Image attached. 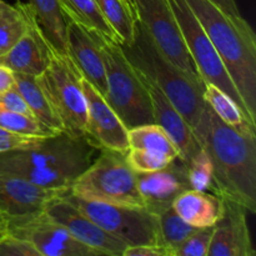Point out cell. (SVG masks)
<instances>
[{
	"label": "cell",
	"instance_id": "obj_12",
	"mask_svg": "<svg viewBox=\"0 0 256 256\" xmlns=\"http://www.w3.org/2000/svg\"><path fill=\"white\" fill-rule=\"evenodd\" d=\"M82 86L86 100L84 136L99 150L128 152V128L110 108L104 96L85 79H82Z\"/></svg>",
	"mask_w": 256,
	"mask_h": 256
},
{
	"label": "cell",
	"instance_id": "obj_32",
	"mask_svg": "<svg viewBox=\"0 0 256 256\" xmlns=\"http://www.w3.org/2000/svg\"><path fill=\"white\" fill-rule=\"evenodd\" d=\"M212 232L214 226L198 229L175 250L172 256H208Z\"/></svg>",
	"mask_w": 256,
	"mask_h": 256
},
{
	"label": "cell",
	"instance_id": "obj_22",
	"mask_svg": "<svg viewBox=\"0 0 256 256\" xmlns=\"http://www.w3.org/2000/svg\"><path fill=\"white\" fill-rule=\"evenodd\" d=\"M28 4L52 46L66 54V18L59 0H29Z\"/></svg>",
	"mask_w": 256,
	"mask_h": 256
},
{
	"label": "cell",
	"instance_id": "obj_33",
	"mask_svg": "<svg viewBox=\"0 0 256 256\" xmlns=\"http://www.w3.org/2000/svg\"><path fill=\"white\" fill-rule=\"evenodd\" d=\"M0 256H40L30 242L12 234L0 240Z\"/></svg>",
	"mask_w": 256,
	"mask_h": 256
},
{
	"label": "cell",
	"instance_id": "obj_8",
	"mask_svg": "<svg viewBox=\"0 0 256 256\" xmlns=\"http://www.w3.org/2000/svg\"><path fill=\"white\" fill-rule=\"evenodd\" d=\"M65 198L102 230L124 242L126 246H160L158 216L148 212L145 208L90 202L74 196L69 192Z\"/></svg>",
	"mask_w": 256,
	"mask_h": 256
},
{
	"label": "cell",
	"instance_id": "obj_7",
	"mask_svg": "<svg viewBox=\"0 0 256 256\" xmlns=\"http://www.w3.org/2000/svg\"><path fill=\"white\" fill-rule=\"evenodd\" d=\"M36 79L62 122L64 132L72 138L84 136L86 100L82 78L69 55L52 49L49 65Z\"/></svg>",
	"mask_w": 256,
	"mask_h": 256
},
{
	"label": "cell",
	"instance_id": "obj_17",
	"mask_svg": "<svg viewBox=\"0 0 256 256\" xmlns=\"http://www.w3.org/2000/svg\"><path fill=\"white\" fill-rule=\"evenodd\" d=\"M136 72L149 92L154 122L162 126L166 132V134L172 138L174 144L179 149V158L188 164L192 158L200 150V145L195 138L194 130L190 126L189 122L182 118L179 110L172 105L169 98L158 88V85L139 69H136Z\"/></svg>",
	"mask_w": 256,
	"mask_h": 256
},
{
	"label": "cell",
	"instance_id": "obj_31",
	"mask_svg": "<svg viewBox=\"0 0 256 256\" xmlns=\"http://www.w3.org/2000/svg\"><path fill=\"white\" fill-rule=\"evenodd\" d=\"M126 160L135 172H152L169 165L174 158L144 149H129Z\"/></svg>",
	"mask_w": 256,
	"mask_h": 256
},
{
	"label": "cell",
	"instance_id": "obj_11",
	"mask_svg": "<svg viewBox=\"0 0 256 256\" xmlns=\"http://www.w3.org/2000/svg\"><path fill=\"white\" fill-rule=\"evenodd\" d=\"M9 234L26 240L40 256H102L78 242L45 212L26 219H9Z\"/></svg>",
	"mask_w": 256,
	"mask_h": 256
},
{
	"label": "cell",
	"instance_id": "obj_16",
	"mask_svg": "<svg viewBox=\"0 0 256 256\" xmlns=\"http://www.w3.org/2000/svg\"><path fill=\"white\" fill-rule=\"evenodd\" d=\"M28 15V28L20 39L0 56V64L12 72L39 76L49 65L52 49L38 24L30 5L25 2Z\"/></svg>",
	"mask_w": 256,
	"mask_h": 256
},
{
	"label": "cell",
	"instance_id": "obj_29",
	"mask_svg": "<svg viewBox=\"0 0 256 256\" xmlns=\"http://www.w3.org/2000/svg\"><path fill=\"white\" fill-rule=\"evenodd\" d=\"M0 128L24 136L49 138L58 134L44 126L32 115L8 112L4 109H0Z\"/></svg>",
	"mask_w": 256,
	"mask_h": 256
},
{
	"label": "cell",
	"instance_id": "obj_41",
	"mask_svg": "<svg viewBox=\"0 0 256 256\" xmlns=\"http://www.w3.org/2000/svg\"></svg>",
	"mask_w": 256,
	"mask_h": 256
},
{
	"label": "cell",
	"instance_id": "obj_9",
	"mask_svg": "<svg viewBox=\"0 0 256 256\" xmlns=\"http://www.w3.org/2000/svg\"><path fill=\"white\" fill-rule=\"evenodd\" d=\"M168 2L172 8V14H174L180 32H182V39H184L188 50L196 65L202 82L220 88L222 92L232 96V100L239 105L240 109L246 115L249 122L256 125V122L250 119L246 106H245L236 86L230 79L222 59L218 55L215 48L212 46L204 28L202 26L198 18L190 9L186 0H168Z\"/></svg>",
	"mask_w": 256,
	"mask_h": 256
},
{
	"label": "cell",
	"instance_id": "obj_23",
	"mask_svg": "<svg viewBox=\"0 0 256 256\" xmlns=\"http://www.w3.org/2000/svg\"><path fill=\"white\" fill-rule=\"evenodd\" d=\"M59 4L65 18L82 25L89 32L119 42V38L102 16L95 0H59Z\"/></svg>",
	"mask_w": 256,
	"mask_h": 256
},
{
	"label": "cell",
	"instance_id": "obj_2",
	"mask_svg": "<svg viewBox=\"0 0 256 256\" xmlns=\"http://www.w3.org/2000/svg\"><path fill=\"white\" fill-rule=\"evenodd\" d=\"M99 152L85 136L58 132L32 146L0 152V172L39 186L70 192L72 182Z\"/></svg>",
	"mask_w": 256,
	"mask_h": 256
},
{
	"label": "cell",
	"instance_id": "obj_36",
	"mask_svg": "<svg viewBox=\"0 0 256 256\" xmlns=\"http://www.w3.org/2000/svg\"><path fill=\"white\" fill-rule=\"evenodd\" d=\"M122 256H169L166 250L158 245H135L128 246Z\"/></svg>",
	"mask_w": 256,
	"mask_h": 256
},
{
	"label": "cell",
	"instance_id": "obj_15",
	"mask_svg": "<svg viewBox=\"0 0 256 256\" xmlns=\"http://www.w3.org/2000/svg\"><path fill=\"white\" fill-rule=\"evenodd\" d=\"M66 190L39 186L12 175L0 172V210L9 219H26L45 212L48 204Z\"/></svg>",
	"mask_w": 256,
	"mask_h": 256
},
{
	"label": "cell",
	"instance_id": "obj_1",
	"mask_svg": "<svg viewBox=\"0 0 256 256\" xmlns=\"http://www.w3.org/2000/svg\"><path fill=\"white\" fill-rule=\"evenodd\" d=\"M200 148L212 164V194L256 212V132L238 130L205 102L194 128Z\"/></svg>",
	"mask_w": 256,
	"mask_h": 256
},
{
	"label": "cell",
	"instance_id": "obj_20",
	"mask_svg": "<svg viewBox=\"0 0 256 256\" xmlns=\"http://www.w3.org/2000/svg\"><path fill=\"white\" fill-rule=\"evenodd\" d=\"M176 214L192 226H215L224 212V199L209 192L189 189L182 192L172 205Z\"/></svg>",
	"mask_w": 256,
	"mask_h": 256
},
{
	"label": "cell",
	"instance_id": "obj_34",
	"mask_svg": "<svg viewBox=\"0 0 256 256\" xmlns=\"http://www.w3.org/2000/svg\"><path fill=\"white\" fill-rule=\"evenodd\" d=\"M42 139L44 138L24 136V135L14 134V132H10L0 128V152L32 146Z\"/></svg>",
	"mask_w": 256,
	"mask_h": 256
},
{
	"label": "cell",
	"instance_id": "obj_4",
	"mask_svg": "<svg viewBox=\"0 0 256 256\" xmlns=\"http://www.w3.org/2000/svg\"><path fill=\"white\" fill-rule=\"evenodd\" d=\"M129 62L146 74L169 98L192 128L196 125L205 108V82L190 79L160 52L144 25L138 20L135 39L129 46H122Z\"/></svg>",
	"mask_w": 256,
	"mask_h": 256
},
{
	"label": "cell",
	"instance_id": "obj_18",
	"mask_svg": "<svg viewBox=\"0 0 256 256\" xmlns=\"http://www.w3.org/2000/svg\"><path fill=\"white\" fill-rule=\"evenodd\" d=\"M246 210L224 199V212L214 226L208 256H255Z\"/></svg>",
	"mask_w": 256,
	"mask_h": 256
},
{
	"label": "cell",
	"instance_id": "obj_19",
	"mask_svg": "<svg viewBox=\"0 0 256 256\" xmlns=\"http://www.w3.org/2000/svg\"><path fill=\"white\" fill-rule=\"evenodd\" d=\"M66 54L86 80L100 95H106L104 60L94 34L66 18Z\"/></svg>",
	"mask_w": 256,
	"mask_h": 256
},
{
	"label": "cell",
	"instance_id": "obj_10",
	"mask_svg": "<svg viewBox=\"0 0 256 256\" xmlns=\"http://www.w3.org/2000/svg\"><path fill=\"white\" fill-rule=\"evenodd\" d=\"M132 4L138 20L144 25L160 52L190 79L204 82L168 0H134Z\"/></svg>",
	"mask_w": 256,
	"mask_h": 256
},
{
	"label": "cell",
	"instance_id": "obj_39",
	"mask_svg": "<svg viewBox=\"0 0 256 256\" xmlns=\"http://www.w3.org/2000/svg\"><path fill=\"white\" fill-rule=\"evenodd\" d=\"M9 234V218L0 210V240Z\"/></svg>",
	"mask_w": 256,
	"mask_h": 256
},
{
	"label": "cell",
	"instance_id": "obj_5",
	"mask_svg": "<svg viewBox=\"0 0 256 256\" xmlns=\"http://www.w3.org/2000/svg\"><path fill=\"white\" fill-rule=\"evenodd\" d=\"M104 60L106 95L104 99L128 129L154 122L149 92L119 42L94 35Z\"/></svg>",
	"mask_w": 256,
	"mask_h": 256
},
{
	"label": "cell",
	"instance_id": "obj_38",
	"mask_svg": "<svg viewBox=\"0 0 256 256\" xmlns=\"http://www.w3.org/2000/svg\"><path fill=\"white\" fill-rule=\"evenodd\" d=\"M210 2H214L215 5H218L220 9H222L228 14L235 15V16H240L242 15L240 14L236 0H210Z\"/></svg>",
	"mask_w": 256,
	"mask_h": 256
},
{
	"label": "cell",
	"instance_id": "obj_27",
	"mask_svg": "<svg viewBox=\"0 0 256 256\" xmlns=\"http://www.w3.org/2000/svg\"><path fill=\"white\" fill-rule=\"evenodd\" d=\"M28 28L25 2L12 5L0 0V56L20 39Z\"/></svg>",
	"mask_w": 256,
	"mask_h": 256
},
{
	"label": "cell",
	"instance_id": "obj_6",
	"mask_svg": "<svg viewBox=\"0 0 256 256\" xmlns=\"http://www.w3.org/2000/svg\"><path fill=\"white\" fill-rule=\"evenodd\" d=\"M69 194L90 202L145 208L126 152L114 150H100L99 156L72 182Z\"/></svg>",
	"mask_w": 256,
	"mask_h": 256
},
{
	"label": "cell",
	"instance_id": "obj_13",
	"mask_svg": "<svg viewBox=\"0 0 256 256\" xmlns=\"http://www.w3.org/2000/svg\"><path fill=\"white\" fill-rule=\"evenodd\" d=\"M45 212L62 224L78 242L99 252L102 256H122L126 245L110 235L90 218L82 214L64 196H58L48 204Z\"/></svg>",
	"mask_w": 256,
	"mask_h": 256
},
{
	"label": "cell",
	"instance_id": "obj_40",
	"mask_svg": "<svg viewBox=\"0 0 256 256\" xmlns=\"http://www.w3.org/2000/svg\"><path fill=\"white\" fill-rule=\"evenodd\" d=\"M128 2H130L132 4V2H134V0H128ZM132 5H134V4H132Z\"/></svg>",
	"mask_w": 256,
	"mask_h": 256
},
{
	"label": "cell",
	"instance_id": "obj_35",
	"mask_svg": "<svg viewBox=\"0 0 256 256\" xmlns=\"http://www.w3.org/2000/svg\"><path fill=\"white\" fill-rule=\"evenodd\" d=\"M0 109L12 112H20V114L25 115H32V116L26 102H25L24 98L22 96L19 90L15 86H12V89L0 95Z\"/></svg>",
	"mask_w": 256,
	"mask_h": 256
},
{
	"label": "cell",
	"instance_id": "obj_24",
	"mask_svg": "<svg viewBox=\"0 0 256 256\" xmlns=\"http://www.w3.org/2000/svg\"><path fill=\"white\" fill-rule=\"evenodd\" d=\"M102 16L119 38L122 46H129L135 39L138 15L128 0H95Z\"/></svg>",
	"mask_w": 256,
	"mask_h": 256
},
{
	"label": "cell",
	"instance_id": "obj_26",
	"mask_svg": "<svg viewBox=\"0 0 256 256\" xmlns=\"http://www.w3.org/2000/svg\"><path fill=\"white\" fill-rule=\"evenodd\" d=\"M129 149H144L149 152H162L172 158H179L180 152L172 138L162 126L155 122L142 124L128 129Z\"/></svg>",
	"mask_w": 256,
	"mask_h": 256
},
{
	"label": "cell",
	"instance_id": "obj_3",
	"mask_svg": "<svg viewBox=\"0 0 256 256\" xmlns=\"http://www.w3.org/2000/svg\"><path fill=\"white\" fill-rule=\"evenodd\" d=\"M256 122V36L240 15L228 14L210 0H186Z\"/></svg>",
	"mask_w": 256,
	"mask_h": 256
},
{
	"label": "cell",
	"instance_id": "obj_37",
	"mask_svg": "<svg viewBox=\"0 0 256 256\" xmlns=\"http://www.w3.org/2000/svg\"><path fill=\"white\" fill-rule=\"evenodd\" d=\"M14 86V72L0 64V95Z\"/></svg>",
	"mask_w": 256,
	"mask_h": 256
},
{
	"label": "cell",
	"instance_id": "obj_14",
	"mask_svg": "<svg viewBox=\"0 0 256 256\" xmlns=\"http://www.w3.org/2000/svg\"><path fill=\"white\" fill-rule=\"evenodd\" d=\"M136 182L145 209L156 216L172 208L182 192L192 189L188 164L180 158H175L169 165L156 172H136Z\"/></svg>",
	"mask_w": 256,
	"mask_h": 256
},
{
	"label": "cell",
	"instance_id": "obj_30",
	"mask_svg": "<svg viewBox=\"0 0 256 256\" xmlns=\"http://www.w3.org/2000/svg\"><path fill=\"white\" fill-rule=\"evenodd\" d=\"M188 176L192 189L212 192V164L202 148L188 162Z\"/></svg>",
	"mask_w": 256,
	"mask_h": 256
},
{
	"label": "cell",
	"instance_id": "obj_25",
	"mask_svg": "<svg viewBox=\"0 0 256 256\" xmlns=\"http://www.w3.org/2000/svg\"><path fill=\"white\" fill-rule=\"evenodd\" d=\"M202 98H204V102L210 106V109L225 124L238 130H255L256 132V125L249 122L239 105L220 88L205 82Z\"/></svg>",
	"mask_w": 256,
	"mask_h": 256
},
{
	"label": "cell",
	"instance_id": "obj_28",
	"mask_svg": "<svg viewBox=\"0 0 256 256\" xmlns=\"http://www.w3.org/2000/svg\"><path fill=\"white\" fill-rule=\"evenodd\" d=\"M158 224L160 246L166 250L169 256H172L175 250L198 230V228L184 222L172 208H169L158 215Z\"/></svg>",
	"mask_w": 256,
	"mask_h": 256
},
{
	"label": "cell",
	"instance_id": "obj_21",
	"mask_svg": "<svg viewBox=\"0 0 256 256\" xmlns=\"http://www.w3.org/2000/svg\"><path fill=\"white\" fill-rule=\"evenodd\" d=\"M14 86L26 102L32 116L54 132H64L62 122L55 114L46 95L38 82L36 76L14 72Z\"/></svg>",
	"mask_w": 256,
	"mask_h": 256
}]
</instances>
